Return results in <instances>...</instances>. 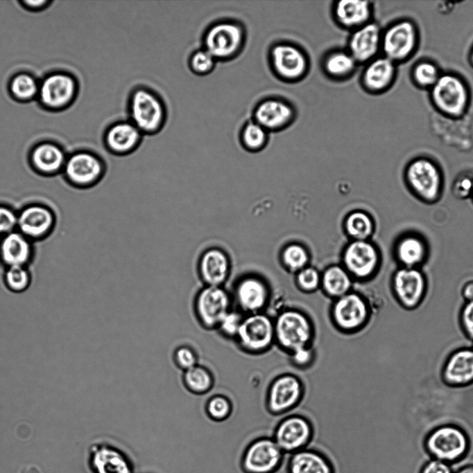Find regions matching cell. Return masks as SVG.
Here are the masks:
<instances>
[{"label":"cell","mask_w":473,"mask_h":473,"mask_svg":"<svg viewBox=\"0 0 473 473\" xmlns=\"http://www.w3.org/2000/svg\"><path fill=\"white\" fill-rule=\"evenodd\" d=\"M418 39L415 24L410 20H399L382 30L381 51L395 64L404 62L416 50Z\"/></svg>","instance_id":"30bf717a"},{"label":"cell","mask_w":473,"mask_h":473,"mask_svg":"<svg viewBox=\"0 0 473 473\" xmlns=\"http://www.w3.org/2000/svg\"><path fill=\"white\" fill-rule=\"evenodd\" d=\"M471 197H472V200H473V188H472V195H471Z\"/></svg>","instance_id":"6f0895ef"},{"label":"cell","mask_w":473,"mask_h":473,"mask_svg":"<svg viewBox=\"0 0 473 473\" xmlns=\"http://www.w3.org/2000/svg\"><path fill=\"white\" fill-rule=\"evenodd\" d=\"M32 240L15 230L0 239V260L6 267L27 266L33 258Z\"/></svg>","instance_id":"f546056e"},{"label":"cell","mask_w":473,"mask_h":473,"mask_svg":"<svg viewBox=\"0 0 473 473\" xmlns=\"http://www.w3.org/2000/svg\"><path fill=\"white\" fill-rule=\"evenodd\" d=\"M286 454L272 436H259L244 447L239 458L242 473H277L284 465Z\"/></svg>","instance_id":"5b68a950"},{"label":"cell","mask_w":473,"mask_h":473,"mask_svg":"<svg viewBox=\"0 0 473 473\" xmlns=\"http://www.w3.org/2000/svg\"><path fill=\"white\" fill-rule=\"evenodd\" d=\"M274 322L261 312L243 317L236 339L244 350L260 352L266 350L275 339Z\"/></svg>","instance_id":"9a60e30c"},{"label":"cell","mask_w":473,"mask_h":473,"mask_svg":"<svg viewBox=\"0 0 473 473\" xmlns=\"http://www.w3.org/2000/svg\"><path fill=\"white\" fill-rule=\"evenodd\" d=\"M107 164L96 152L78 150L67 157L62 172L66 179L78 188H90L105 177Z\"/></svg>","instance_id":"ba28073f"},{"label":"cell","mask_w":473,"mask_h":473,"mask_svg":"<svg viewBox=\"0 0 473 473\" xmlns=\"http://www.w3.org/2000/svg\"><path fill=\"white\" fill-rule=\"evenodd\" d=\"M360 65L346 48H336L327 51L320 60L323 74L334 82H344L351 78Z\"/></svg>","instance_id":"1f68e13d"},{"label":"cell","mask_w":473,"mask_h":473,"mask_svg":"<svg viewBox=\"0 0 473 473\" xmlns=\"http://www.w3.org/2000/svg\"><path fill=\"white\" fill-rule=\"evenodd\" d=\"M450 464L430 458L420 468L419 473H454Z\"/></svg>","instance_id":"f907efd6"},{"label":"cell","mask_w":473,"mask_h":473,"mask_svg":"<svg viewBox=\"0 0 473 473\" xmlns=\"http://www.w3.org/2000/svg\"><path fill=\"white\" fill-rule=\"evenodd\" d=\"M470 62H472V64L473 65V48H472L471 53H470Z\"/></svg>","instance_id":"9f6ffc18"},{"label":"cell","mask_w":473,"mask_h":473,"mask_svg":"<svg viewBox=\"0 0 473 473\" xmlns=\"http://www.w3.org/2000/svg\"><path fill=\"white\" fill-rule=\"evenodd\" d=\"M322 281L325 292L337 298L347 294L352 284L346 270L338 266L327 269L323 274Z\"/></svg>","instance_id":"d590c367"},{"label":"cell","mask_w":473,"mask_h":473,"mask_svg":"<svg viewBox=\"0 0 473 473\" xmlns=\"http://www.w3.org/2000/svg\"><path fill=\"white\" fill-rule=\"evenodd\" d=\"M182 381L189 392L196 395H203L212 389L215 379L207 367L198 364L184 371Z\"/></svg>","instance_id":"836d02e7"},{"label":"cell","mask_w":473,"mask_h":473,"mask_svg":"<svg viewBox=\"0 0 473 473\" xmlns=\"http://www.w3.org/2000/svg\"><path fill=\"white\" fill-rule=\"evenodd\" d=\"M50 1H46V0H36V1H21V3L24 5V7H26L28 9L33 10H40L44 7H46L49 3Z\"/></svg>","instance_id":"f5cc1de1"},{"label":"cell","mask_w":473,"mask_h":473,"mask_svg":"<svg viewBox=\"0 0 473 473\" xmlns=\"http://www.w3.org/2000/svg\"><path fill=\"white\" fill-rule=\"evenodd\" d=\"M234 299L243 312H261L268 299V289L259 280L246 277L237 281L234 288Z\"/></svg>","instance_id":"4dcf8cb0"},{"label":"cell","mask_w":473,"mask_h":473,"mask_svg":"<svg viewBox=\"0 0 473 473\" xmlns=\"http://www.w3.org/2000/svg\"><path fill=\"white\" fill-rule=\"evenodd\" d=\"M176 366L183 371L198 364V357L193 348L187 345L178 347L173 353Z\"/></svg>","instance_id":"ee69618b"},{"label":"cell","mask_w":473,"mask_h":473,"mask_svg":"<svg viewBox=\"0 0 473 473\" xmlns=\"http://www.w3.org/2000/svg\"><path fill=\"white\" fill-rule=\"evenodd\" d=\"M372 2L341 0L333 1L331 15L334 23L350 33L373 21Z\"/></svg>","instance_id":"603a6c76"},{"label":"cell","mask_w":473,"mask_h":473,"mask_svg":"<svg viewBox=\"0 0 473 473\" xmlns=\"http://www.w3.org/2000/svg\"><path fill=\"white\" fill-rule=\"evenodd\" d=\"M318 272L313 268L303 269L298 276V284L302 289L312 291L316 289L320 283Z\"/></svg>","instance_id":"7dc6e473"},{"label":"cell","mask_w":473,"mask_h":473,"mask_svg":"<svg viewBox=\"0 0 473 473\" xmlns=\"http://www.w3.org/2000/svg\"><path fill=\"white\" fill-rule=\"evenodd\" d=\"M396 73V64L383 55H379L364 64L359 83L368 93H381L393 84Z\"/></svg>","instance_id":"cb8c5ba5"},{"label":"cell","mask_w":473,"mask_h":473,"mask_svg":"<svg viewBox=\"0 0 473 473\" xmlns=\"http://www.w3.org/2000/svg\"><path fill=\"white\" fill-rule=\"evenodd\" d=\"M284 263L293 270H298L304 267L308 260L306 250L298 244L287 247L283 253Z\"/></svg>","instance_id":"7bdbcfd3"},{"label":"cell","mask_w":473,"mask_h":473,"mask_svg":"<svg viewBox=\"0 0 473 473\" xmlns=\"http://www.w3.org/2000/svg\"><path fill=\"white\" fill-rule=\"evenodd\" d=\"M247 30L243 22L231 17L212 21L201 35V47L207 51L217 62H230L244 50Z\"/></svg>","instance_id":"7a4b0ae2"},{"label":"cell","mask_w":473,"mask_h":473,"mask_svg":"<svg viewBox=\"0 0 473 473\" xmlns=\"http://www.w3.org/2000/svg\"><path fill=\"white\" fill-rule=\"evenodd\" d=\"M454 473H473V464L463 465Z\"/></svg>","instance_id":"11a10c76"},{"label":"cell","mask_w":473,"mask_h":473,"mask_svg":"<svg viewBox=\"0 0 473 473\" xmlns=\"http://www.w3.org/2000/svg\"><path fill=\"white\" fill-rule=\"evenodd\" d=\"M392 289L397 302L412 310L423 301L427 292L426 278L419 268L400 267L392 279Z\"/></svg>","instance_id":"2e32d148"},{"label":"cell","mask_w":473,"mask_h":473,"mask_svg":"<svg viewBox=\"0 0 473 473\" xmlns=\"http://www.w3.org/2000/svg\"><path fill=\"white\" fill-rule=\"evenodd\" d=\"M284 469L285 473H336L329 457L311 447L286 454Z\"/></svg>","instance_id":"484cf974"},{"label":"cell","mask_w":473,"mask_h":473,"mask_svg":"<svg viewBox=\"0 0 473 473\" xmlns=\"http://www.w3.org/2000/svg\"><path fill=\"white\" fill-rule=\"evenodd\" d=\"M379 254L374 244L367 240H355L347 246L344 253L346 268L360 278L372 276L379 262Z\"/></svg>","instance_id":"d4e9b609"},{"label":"cell","mask_w":473,"mask_h":473,"mask_svg":"<svg viewBox=\"0 0 473 473\" xmlns=\"http://www.w3.org/2000/svg\"><path fill=\"white\" fill-rule=\"evenodd\" d=\"M406 182L413 195L426 203H433L442 194L443 178L438 166L427 157L413 159L406 167Z\"/></svg>","instance_id":"52a82bcc"},{"label":"cell","mask_w":473,"mask_h":473,"mask_svg":"<svg viewBox=\"0 0 473 473\" xmlns=\"http://www.w3.org/2000/svg\"><path fill=\"white\" fill-rule=\"evenodd\" d=\"M461 293L465 302L473 301V280L466 282L463 285Z\"/></svg>","instance_id":"db71d44e"},{"label":"cell","mask_w":473,"mask_h":473,"mask_svg":"<svg viewBox=\"0 0 473 473\" xmlns=\"http://www.w3.org/2000/svg\"><path fill=\"white\" fill-rule=\"evenodd\" d=\"M231 269L229 254L218 245H210L203 249L196 260V274L203 285L224 286Z\"/></svg>","instance_id":"4fadbf2b"},{"label":"cell","mask_w":473,"mask_h":473,"mask_svg":"<svg viewBox=\"0 0 473 473\" xmlns=\"http://www.w3.org/2000/svg\"><path fill=\"white\" fill-rule=\"evenodd\" d=\"M232 296L224 286L203 285L194 300L196 316L201 326L217 329L221 321L231 310Z\"/></svg>","instance_id":"9c48e42d"},{"label":"cell","mask_w":473,"mask_h":473,"mask_svg":"<svg viewBox=\"0 0 473 473\" xmlns=\"http://www.w3.org/2000/svg\"><path fill=\"white\" fill-rule=\"evenodd\" d=\"M67 157L58 144L43 142L30 150L28 159L33 168L44 175H54L62 172Z\"/></svg>","instance_id":"f1b7e54d"},{"label":"cell","mask_w":473,"mask_h":473,"mask_svg":"<svg viewBox=\"0 0 473 473\" xmlns=\"http://www.w3.org/2000/svg\"><path fill=\"white\" fill-rule=\"evenodd\" d=\"M430 93L433 105L445 116L460 118L468 109L470 96L467 86L454 73H441Z\"/></svg>","instance_id":"8992f818"},{"label":"cell","mask_w":473,"mask_h":473,"mask_svg":"<svg viewBox=\"0 0 473 473\" xmlns=\"http://www.w3.org/2000/svg\"><path fill=\"white\" fill-rule=\"evenodd\" d=\"M3 282L8 291L23 293L31 286V274L26 266L8 267L3 273Z\"/></svg>","instance_id":"74e56055"},{"label":"cell","mask_w":473,"mask_h":473,"mask_svg":"<svg viewBox=\"0 0 473 473\" xmlns=\"http://www.w3.org/2000/svg\"><path fill=\"white\" fill-rule=\"evenodd\" d=\"M370 310L359 294L350 293L338 298L332 308V317L341 330L353 331L361 328L368 320Z\"/></svg>","instance_id":"44dd1931"},{"label":"cell","mask_w":473,"mask_h":473,"mask_svg":"<svg viewBox=\"0 0 473 473\" xmlns=\"http://www.w3.org/2000/svg\"><path fill=\"white\" fill-rule=\"evenodd\" d=\"M473 188V177L467 175H461L456 178L453 186V194L458 198L466 199L471 197Z\"/></svg>","instance_id":"c3c4849f"},{"label":"cell","mask_w":473,"mask_h":473,"mask_svg":"<svg viewBox=\"0 0 473 473\" xmlns=\"http://www.w3.org/2000/svg\"><path fill=\"white\" fill-rule=\"evenodd\" d=\"M268 63L272 73L286 83L302 81L311 68L307 51L300 45L287 40L276 41L269 46Z\"/></svg>","instance_id":"277c9868"},{"label":"cell","mask_w":473,"mask_h":473,"mask_svg":"<svg viewBox=\"0 0 473 473\" xmlns=\"http://www.w3.org/2000/svg\"><path fill=\"white\" fill-rule=\"evenodd\" d=\"M460 323L465 335L473 341V301L465 302L462 306Z\"/></svg>","instance_id":"681fc988"},{"label":"cell","mask_w":473,"mask_h":473,"mask_svg":"<svg viewBox=\"0 0 473 473\" xmlns=\"http://www.w3.org/2000/svg\"><path fill=\"white\" fill-rule=\"evenodd\" d=\"M470 438L466 431L455 424H441L425 436L423 446L430 458L450 465L463 460L470 449Z\"/></svg>","instance_id":"3957f363"},{"label":"cell","mask_w":473,"mask_h":473,"mask_svg":"<svg viewBox=\"0 0 473 473\" xmlns=\"http://www.w3.org/2000/svg\"><path fill=\"white\" fill-rule=\"evenodd\" d=\"M17 213L10 206L0 204V236L17 230Z\"/></svg>","instance_id":"bcb514c9"},{"label":"cell","mask_w":473,"mask_h":473,"mask_svg":"<svg viewBox=\"0 0 473 473\" xmlns=\"http://www.w3.org/2000/svg\"><path fill=\"white\" fill-rule=\"evenodd\" d=\"M313 436L311 423L300 416H291L282 420L274 429L272 436L287 455L309 447Z\"/></svg>","instance_id":"5bb4252c"},{"label":"cell","mask_w":473,"mask_h":473,"mask_svg":"<svg viewBox=\"0 0 473 473\" xmlns=\"http://www.w3.org/2000/svg\"><path fill=\"white\" fill-rule=\"evenodd\" d=\"M77 88V81L74 77L64 72L52 73L44 78L42 82L39 89V100L48 109H63L73 101Z\"/></svg>","instance_id":"ac0fdd59"},{"label":"cell","mask_w":473,"mask_h":473,"mask_svg":"<svg viewBox=\"0 0 473 473\" xmlns=\"http://www.w3.org/2000/svg\"><path fill=\"white\" fill-rule=\"evenodd\" d=\"M55 215L47 206L33 204L17 213V230L31 240L44 238L55 225Z\"/></svg>","instance_id":"7402d4cb"},{"label":"cell","mask_w":473,"mask_h":473,"mask_svg":"<svg viewBox=\"0 0 473 473\" xmlns=\"http://www.w3.org/2000/svg\"><path fill=\"white\" fill-rule=\"evenodd\" d=\"M89 465L93 473H135L133 463L127 454L108 443L91 445Z\"/></svg>","instance_id":"d6986e66"},{"label":"cell","mask_w":473,"mask_h":473,"mask_svg":"<svg viewBox=\"0 0 473 473\" xmlns=\"http://www.w3.org/2000/svg\"><path fill=\"white\" fill-rule=\"evenodd\" d=\"M295 107L288 100L268 96L260 100L253 107L252 118L269 133L284 130L297 118Z\"/></svg>","instance_id":"7c38bea8"},{"label":"cell","mask_w":473,"mask_h":473,"mask_svg":"<svg viewBox=\"0 0 473 473\" xmlns=\"http://www.w3.org/2000/svg\"><path fill=\"white\" fill-rule=\"evenodd\" d=\"M232 405L230 399L222 394L211 396L206 402L205 412L215 422L227 420L231 415Z\"/></svg>","instance_id":"b9f144b4"},{"label":"cell","mask_w":473,"mask_h":473,"mask_svg":"<svg viewBox=\"0 0 473 473\" xmlns=\"http://www.w3.org/2000/svg\"><path fill=\"white\" fill-rule=\"evenodd\" d=\"M302 384L298 377L292 375L278 377L271 384L268 405L275 413L284 412L298 403L302 395Z\"/></svg>","instance_id":"83f0119b"},{"label":"cell","mask_w":473,"mask_h":473,"mask_svg":"<svg viewBox=\"0 0 473 473\" xmlns=\"http://www.w3.org/2000/svg\"><path fill=\"white\" fill-rule=\"evenodd\" d=\"M395 256L402 267L418 268L427 259L428 247L416 233L402 235L395 244Z\"/></svg>","instance_id":"d6a6232c"},{"label":"cell","mask_w":473,"mask_h":473,"mask_svg":"<svg viewBox=\"0 0 473 473\" xmlns=\"http://www.w3.org/2000/svg\"><path fill=\"white\" fill-rule=\"evenodd\" d=\"M472 349H473V345H472Z\"/></svg>","instance_id":"680465c9"},{"label":"cell","mask_w":473,"mask_h":473,"mask_svg":"<svg viewBox=\"0 0 473 473\" xmlns=\"http://www.w3.org/2000/svg\"><path fill=\"white\" fill-rule=\"evenodd\" d=\"M313 357V351L309 346L302 347L291 352V359L298 366L309 364Z\"/></svg>","instance_id":"816d5d0a"},{"label":"cell","mask_w":473,"mask_h":473,"mask_svg":"<svg viewBox=\"0 0 473 473\" xmlns=\"http://www.w3.org/2000/svg\"><path fill=\"white\" fill-rule=\"evenodd\" d=\"M9 90L12 96L19 101L33 100L39 92L35 77L29 73H17L10 81Z\"/></svg>","instance_id":"8d00e7d4"},{"label":"cell","mask_w":473,"mask_h":473,"mask_svg":"<svg viewBox=\"0 0 473 473\" xmlns=\"http://www.w3.org/2000/svg\"><path fill=\"white\" fill-rule=\"evenodd\" d=\"M275 337L279 344L291 352L309 346L313 328L309 319L295 310L282 312L274 322Z\"/></svg>","instance_id":"8fae6325"},{"label":"cell","mask_w":473,"mask_h":473,"mask_svg":"<svg viewBox=\"0 0 473 473\" xmlns=\"http://www.w3.org/2000/svg\"><path fill=\"white\" fill-rule=\"evenodd\" d=\"M441 73L433 62L422 60L413 68L412 78L420 88L431 89L440 78Z\"/></svg>","instance_id":"60d3db41"},{"label":"cell","mask_w":473,"mask_h":473,"mask_svg":"<svg viewBox=\"0 0 473 473\" xmlns=\"http://www.w3.org/2000/svg\"><path fill=\"white\" fill-rule=\"evenodd\" d=\"M126 111L128 119L144 136L159 134L168 120V108L164 99L156 90L144 84H137L130 89Z\"/></svg>","instance_id":"6da1fadb"},{"label":"cell","mask_w":473,"mask_h":473,"mask_svg":"<svg viewBox=\"0 0 473 473\" xmlns=\"http://www.w3.org/2000/svg\"><path fill=\"white\" fill-rule=\"evenodd\" d=\"M381 36L379 25L372 21L350 33L345 48L359 65H364L379 55Z\"/></svg>","instance_id":"ffe728a7"},{"label":"cell","mask_w":473,"mask_h":473,"mask_svg":"<svg viewBox=\"0 0 473 473\" xmlns=\"http://www.w3.org/2000/svg\"><path fill=\"white\" fill-rule=\"evenodd\" d=\"M243 319L239 312L230 310L222 319L217 329L227 337L236 338Z\"/></svg>","instance_id":"f6af8a7d"},{"label":"cell","mask_w":473,"mask_h":473,"mask_svg":"<svg viewBox=\"0 0 473 473\" xmlns=\"http://www.w3.org/2000/svg\"><path fill=\"white\" fill-rule=\"evenodd\" d=\"M270 133L252 118L242 125L239 134L241 145L247 150L257 151L268 143Z\"/></svg>","instance_id":"e575fe53"},{"label":"cell","mask_w":473,"mask_h":473,"mask_svg":"<svg viewBox=\"0 0 473 473\" xmlns=\"http://www.w3.org/2000/svg\"><path fill=\"white\" fill-rule=\"evenodd\" d=\"M442 377L452 386H465L473 383V349L461 348L452 352L445 361Z\"/></svg>","instance_id":"4316f807"},{"label":"cell","mask_w":473,"mask_h":473,"mask_svg":"<svg viewBox=\"0 0 473 473\" xmlns=\"http://www.w3.org/2000/svg\"><path fill=\"white\" fill-rule=\"evenodd\" d=\"M345 226L348 233L356 240H366L374 230L372 218L362 211L352 213L346 220Z\"/></svg>","instance_id":"f35d334b"},{"label":"cell","mask_w":473,"mask_h":473,"mask_svg":"<svg viewBox=\"0 0 473 473\" xmlns=\"http://www.w3.org/2000/svg\"><path fill=\"white\" fill-rule=\"evenodd\" d=\"M217 63L216 59L202 47L193 51L187 61L190 71L198 76H205L212 73Z\"/></svg>","instance_id":"ab89813d"},{"label":"cell","mask_w":473,"mask_h":473,"mask_svg":"<svg viewBox=\"0 0 473 473\" xmlns=\"http://www.w3.org/2000/svg\"><path fill=\"white\" fill-rule=\"evenodd\" d=\"M144 134L128 118L110 123L102 135L103 145L106 151L116 157L128 156L141 146Z\"/></svg>","instance_id":"e0dca14e"}]
</instances>
